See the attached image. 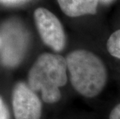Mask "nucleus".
<instances>
[{"mask_svg":"<svg viewBox=\"0 0 120 119\" xmlns=\"http://www.w3.org/2000/svg\"><path fill=\"white\" fill-rule=\"evenodd\" d=\"M66 62L71 83L79 94L93 98L102 92L108 72L98 56L86 50H75L68 54Z\"/></svg>","mask_w":120,"mask_h":119,"instance_id":"1","label":"nucleus"},{"mask_svg":"<svg viewBox=\"0 0 120 119\" xmlns=\"http://www.w3.org/2000/svg\"><path fill=\"white\" fill-rule=\"evenodd\" d=\"M68 73L66 58L45 53L40 56L30 68L28 85L35 92L41 93L42 99L47 104H54L61 97L60 87L66 85Z\"/></svg>","mask_w":120,"mask_h":119,"instance_id":"2","label":"nucleus"},{"mask_svg":"<svg viewBox=\"0 0 120 119\" xmlns=\"http://www.w3.org/2000/svg\"><path fill=\"white\" fill-rule=\"evenodd\" d=\"M34 20L43 42L55 52H60L65 47L66 36L60 20L54 14L45 8L34 11Z\"/></svg>","mask_w":120,"mask_h":119,"instance_id":"3","label":"nucleus"},{"mask_svg":"<svg viewBox=\"0 0 120 119\" xmlns=\"http://www.w3.org/2000/svg\"><path fill=\"white\" fill-rule=\"evenodd\" d=\"M12 107L16 119H40L42 104L35 91L23 82L16 84L12 92Z\"/></svg>","mask_w":120,"mask_h":119,"instance_id":"4","label":"nucleus"},{"mask_svg":"<svg viewBox=\"0 0 120 119\" xmlns=\"http://www.w3.org/2000/svg\"><path fill=\"white\" fill-rule=\"evenodd\" d=\"M60 9L69 17L93 15L96 12L99 0H57Z\"/></svg>","mask_w":120,"mask_h":119,"instance_id":"5","label":"nucleus"},{"mask_svg":"<svg viewBox=\"0 0 120 119\" xmlns=\"http://www.w3.org/2000/svg\"><path fill=\"white\" fill-rule=\"evenodd\" d=\"M107 50L112 57L120 59V29L112 32L107 41Z\"/></svg>","mask_w":120,"mask_h":119,"instance_id":"6","label":"nucleus"},{"mask_svg":"<svg viewBox=\"0 0 120 119\" xmlns=\"http://www.w3.org/2000/svg\"><path fill=\"white\" fill-rule=\"evenodd\" d=\"M0 119H9V111L1 97H0Z\"/></svg>","mask_w":120,"mask_h":119,"instance_id":"7","label":"nucleus"},{"mask_svg":"<svg viewBox=\"0 0 120 119\" xmlns=\"http://www.w3.org/2000/svg\"><path fill=\"white\" fill-rule=\"evenodd\" d=\"M109 119H120V104L116 105L112 109Z\"/></svg>","mask_w":120,"mask_h":119,"instance_id":"8","label":"nucleus"},{"mask_svg":"<svg viewBox=\"0 0 120 119\" xmlns=\"http://www.w3.org/2000/svg\"><path fill=\"white\" fill-rule=\"evenodd\" d=\"M3 1L7 2H10V3H19V2L26 1V0H3Z\"/></svg>","mask_w":120,"mask_h":119,"instance_id":"9","label":"nucleus"},{"mask_svg":"<svg viewBox=\"0 0 120 119\" xmlns=\"http://www.w3.org/2000/svg\"><path fill=\"white\" fill-rule=\"evenodd\" d=\"M113 1L114 0H99V2H101L103 4H109Z\"/></svg>","mask_w":120,"mask_h":119,"instance_id":"10","label":"nucleus"},{"mask_svg":"<svg viewBox=\"0 0 120 119\" xmlns=\"http://www.w3.org/2000/svg\"><path fill=\"white\" fill-rule=\"evenodd\" d=\"M2 46V38L1 35H0V50H1Z\"/></svg>","mask_w":120,"mask_h":119,"instance_id":"11","label":"nucleus"}]
</instances>
